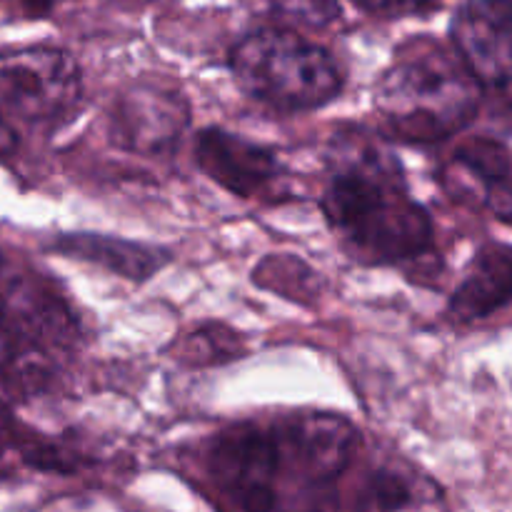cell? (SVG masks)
<instances>
[{"label": "cell", "mask_w": 512, "mask_h": 512, "mask_svg": "<svg viewBox=\"0 0 512 512\" xmlns=\"http://www.w3.org/2000/svg\"><path fill=\"white\" fill-rule=\"evenodd\" d=\"M320 208L355 260L408 265L435 253L433 218L410 195L400 160L370 138L338 150Z\"/></svg>", "instance_id": "cell-1"}, {"label": "cell", "mask_w": 512, "mask_h": 512, "mask_svg": "<svg viewBox=\"0 0 512 512\" xmlns=\"http://www.w3.org/2000/svg\"><path fill=\"white\" fill-rule=\"evenodd\" d=\"M480 83L458 53L433 40L405 45L375 85V108L398 138L438 143L473 123Z\"/></svg>", "instance_id": "cell-2"}, {"label": "cell", "mask_w": 512, "mask_h": 512, "mask_svg": "<svg viewBox=\"0 0 512 512\" xmlns=\"http://www.w3.org/2000/svg\"><path fill=\"white\" fill-rule=\"evenodd\" d=\"M230 68L248 98L280 113L323 108L338 98L345 83L330 50L288 28L245 35L230 53Z\"/></svg>", "instance_id": "cell-3"}, {"label": "cell", "mask_w": 512, "mask_h": 512, "mask_svg": "<svg viewBox=\"0 0 512 512\" xmlns=\"http://www.w3.org/2000/svg\"><path fill=\"white\" fill-rule=\"evenodd\" d=\"M83 95L73 55L53 45L0 50V110L30 125H53L78 110Z\"/></svg>", "instance_id": "cell-4"}, {"label": "cell", "mask_w": 512, "mask_h": 512, "mask_svg": "<svg viewBox=\"0 0 512 512\" xmlns=\"http://www.w3.org/2000/svg\"><path fill=\"white\" fill-rule=\"evenodd\" d=\"M208 473L240 512L278 510L288 468L273 425L235 423L220 430L210 443Z\"/></svg>", "instance_id": "cell-5"}, {"label": "cell", "mask_w": 512, "mask_h": 512, "mask_svg": "<svg viewBox=\"0 0 512 512\" xmlns=\"http://www.w3.org/2000/svg\"><path fill=\"white\" fill-rule=\"evenodd\" d=\"M285 468L308 485L333 483L348 470L358 430L335 413H295L273 423Z\"/></svg>", "instance_id": "cell-6"}, {"label": "cell", "mask_w": 512, "mask_h": 512, "mask_svg": "<svg viewBox=\"0 0 512 512\" xmlns=\"http://www.w3.org/2000/svg\"><path fill=\"white\" fill-rule=\"evenodd\" d=\"M190 123L183 95L158 83H138L115 100L110 138L128 153L170 155Z\"/></svg>", "instance_id": "cell-7"}, {"label": "cell", "mask_w": 512, "mask_h": 512, "mask_svg": "<svg viewBox=\"0 0 512 512\" xmlns=\"http://www.w3.org/2000/svg\"><path fill=\"white\" fill-rule=\"evenodd\" d=\"M453 45L475 80L512 83V0H468L453 18Z\"/></svg>", "instance_id": "cell-8"}, {"label": "cell", "mask_w": 512, "mask_h": 512, "mask_svg": "<svg viewBox=\"0 0 512 512\" xmlns=\"http://www.w3.org/2000/svg\"><path fill=\"white\" fill-rule=\"evenodd\" d=\"M195 160L213 183L245 200L260 198L280 180V160L273 150L215 125L198 133Z\"/></svg>", "instance_id": "cell-9"}, {"label": "cell", "mask_w": 512, "mask_h": 512, "mask_svg": "<svg viewBox=\"0 0 512 512\" xmlns=\"http://www.w3.org/2000/svg\"><path fill=\"white\" fill-rule=\"evenodd\" d=\"M443 185L512 225V153L503 143L473 138L460 145L443 168Z\"/></svg>", "instance_id": "cell-10"}, {"label": "cell", "mask_w": 512, "mask_h": 512, "mask_svg": "<svg viewBox=\"0 0 512 512\" xmlns=\"http://www.w3.org/2000/svg\"><path fill=\"white\" fill-rule=\"evenodd\" d=\"M358 512H448L443 488L403 458H388L365 475Z\"/></svg>", "instance_id": "cell-11"}, {"label": "cell", "mask_w": 512, "mask_h": 512, "mask_svg": "<svg viewBox=\"0 0 512 512\" xmlns=\"http://www.w3.org/2000/svg\"><path fill=\"white\" fill-rule=\"evenodd\" d=\"M512 303V245L493 243L478 250L463 283L455 288L448 315L458 323L490 318Z\"/></svg>", "instance_id": "cell-12"}, {"label": "cell", "mask_w": 512, "mask_h": 512, "mask_svg": "<svg viewBox=\"0 0 512 512\" xmlns=\"http://www.w3.org/2000/svg\"><path fill=\"white\" fill-rule=\"evenodd\" d=\"M53 250H58L65 258L100 265L108 273L133 280V283H145L170 263V253L153 245L95 233L63 235L55 240Z\"/></svg>", "instance_id": "cell-13"}, {"label": "cell", "mask_w": 512, "mask_h": 512, "mask_svg": "<svg viewBox=\"0 0 512 512\" xmlns=\"http://www.w3.org/2000/svg\"><path fill=\"white\" fill-rule=\"evenodd\" d=\"M253 283L268 293L290 300V303L305 305V308L318 303L320 293H323L320 275L295 255H268V258H263L255 265Z\"/></svg>", "instance_id": "cell-14"}, {"label": "cell", "mask_w": 512, "mask_h": 512, "mask_svg": "<svg viewBox=\"0 0 512 512\" xmlns=\"http://www.w3.org/2000/svg\"><path fill=\"white\" fill-rule=\"evenodd\" d=\"M243 355V338L223 323H205L175 343V360L190 368L225 365Z\"/></svg>", "instance_id": "cell-15"}, {"label": "cell", "mask_w": 512, "mask_h": 512, "mask_svg": "<svg viewBox=\"0 0 512 512\" xmlns=\"http://www.w3.org/2000/svg\"><path fill=\"white\" fill-rule=\"evenodd\" d=\"M280 8L313 25H325L340 15V5L335 0H280Z\"/></svg>", "instance_id": "cell-16"}, {"label": "cell", "mask_w": 512, "mask_h": 512, "mask_svg": "<svg viewBox=\"0 0 512 512\" xmlns=\"http://www.w3.org/2000/svg\"><path fill=\"white\" fill-rule=\"evenodd\" d=\"M20 268H23V260L10 258L8 253L0 250V335H3L5 323H8L10 300H13V290L15 283H18Z\"/></svg>", "instance_id": "cell-17"}, {"label": "cell", "mask_w": 512, "mask_h": 512, "mask_svg": "<svg viewBox=\"0 0 512 512\" xmlns=\"http://www.w3.org/2000/svg\"><path fill=\"white\" fill-rule=\"evenodd\" d=\"M358 8L368 10V13L380 15H410L423 13V10L433 8L440 0H353Z\"/></svg>", "instance_id": "cell-18"}, {"label": "cell", "mask_w": 512, "mask_h": 512, "mask_svg": "<svg viewBox=\"0 0 512 512\" xmlns=\"http://www.w3.org/2000/svg\"><path fill=\"white\" fill-rule=\"evenodd\" d=\"M20 148V135L15 125L10 123L8 115L0 110V160H8L18 153Z\"/></svg>", "instance_id": "cell-19"}, {"label": "cell", "mask_w": 512, "mask_h": 512, "mask_svg": "<svg viewBox=\"0 0 512 512\" xmlns=\"http://www.w3.org/2000/svg\"><path fill=\"white\" fill-rule=\"evenodd\" d=\"M58 3H63V0H23L25 10H28L30 15L50 13V10H53Z\"/></svg>", "instance_id": "cell-20"}]
</instances>
